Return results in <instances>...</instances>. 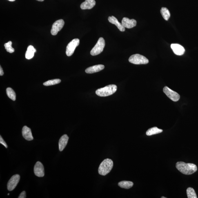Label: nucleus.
<instances>
[{
  "mask_svg": "<svg viewBox=\"0 0 198 198\" xmlns=\"http://www.w3.org/2000/svg\"><path fill=\"white\" fill-rule=\"evenodd\" d=\"M9 195V193L8 194V195Z\"/></svg>",
  "mask_w": 198,
  "mask_h": 198,
  "instance_id": "obj_32",
  "label": "nucleus"
},
{
  "mask_svg": "<svg viewBox=\"0 0 198 198\" xmlns=\"http://www.w3.org/2000/svg\"><path fill=\"white\" fill-rule=\"evenodd\" d=\"M20 180V176L19 174H16L13 176L8 181L7 184L8 189L10 191L13 190L17 186L18 183L19 182Z\"/></svg>",
  "mask_w": 198,
  "mask_h": 198,
  "instance_id": "obj_8",
  "label": "nucleus"
},
{
  "mask_svg": "<svg viewBox=\"0 0 198 198\" xmlns=\"http://www.w3.org/2000/svg\"><path fill=\"white\" fill-rule=\"evenodd\" d=\"M26 197V192L25 191H23L22 192L20 195L19 196V197H18L19 198H25Z\"/></svg>",
  "mask_w": 198,
  "mask_h": 198,
  "instance_id": "obj_27",
  "label": "nucleus"
},
{
  "mask_svg": "<svg viewBox=\"0 0 198 198\" xmlns=\"http://www.w3.org/2000/svg\"><path fill=\"white\" fill-rule=\"evenodd\" d=\"M0 143H1V144L3 145V146H5V148H8V145H7L6 143L5 142L4 140H3L1 135L0 136Z\"/></svg>",
  "mask_w": 198,
  "mask_h": 198,
  "instance_id": "obj_26",
  "label": "nucleus"
},
{
  "mask_svg": "<svg viewBox=\"0 0 198 198\" xmlns=\"http://www.w3.org/2000/svg\"><path fill=\"white\" fill-rule=\"evenodd\" d=\"M129 61L134 64H146L149 63V60L144 56L139 54H134L130 56Z\"/></svg>",
  "mask_w": 198,
  "mask_h": 198,
  "instance_id": "obj_4",
  "label": "nucleus"
},
{
  "mask_svg": "<svg viewBox=\"0 0 198 198\" xmlns=\"http://www.w3.org/2000/svg\"><path fill=\"white\" fill-rule=\"evenodd\" d=\"M161 198H166V197H163H163H161Z\"/></svg>",
  "mask_w": 198,
  "mask_h": 198,
  "instance_id": "obj_31",
  "label": "nucleus"
},
{
  "mask_svg": "<svg viewBox=\"0 0 198 198\" xmlns=\"http://www.w3.org/2000/svg\"><path fill=\"white\" fill-rule=\"evenodd\" d=\"M95 0H86L81 3V8L82 10L91 9L95 6Z\"/></svg>",
  "mask_w": 198,
  "mask_h": 198,
  "instance_id": "obj_15",
  "label": "nucleus"
},
{
  "mask_svg": "<svg viewBox=\"0 0 198 198\" xmlns=\"http://www.w3.org/2000/svg\"><path fill=\"white\" fill-rule=\"evenodd\" d=\"M163 131L162 130L158 128L157 127H154L149 129L146 132V134L148 136H151L155 134L160 133Z\"/></svg>",
  "mask_w": 198,
  "mask_h": 198,
  "instance_id": "obj_19",
  "label": "nucleus"
},
{
  "mask_svg": "<svg viewBox=\"0 0 198 198\" xmlns=\"http://www.w3.org/2000/svg\"><path fill=\"white\" fill-rule=\"evenodd\" d=\"M69 139L68 136L65 134L60 139L59 141V149L60 151H62L67 146Z\"/></svg>",
  "mask_w": 198,
  "mask_h": 198,
  "instance_id": "obj_17",
  "label": "nucleus"
},
{
  "mask_svg": "<svg viewBox=\"0 0 198 198\" xmlns=\"http://www.w3.org/2000/svg\"><path fill=\"white\" fill-rule=\"evenodd\" d=\"M117 90V87L114 85H109L96 91V94L100 97H107L113 94Z\"/></svg>",
  "mask_w": 198,
  "mask_h": 198,
  "instance_id": "obj_3",
  "label": "nucleus"
},
{
  "mask_svg": "<svg viewBox=\"0 0 198 198\" xmlns=\"http://www.w3.org/2000/svg\"><path fill=\"white\" fill-rule=\"evenodd\" d=\"M36 1H40V2H43L44 1V0H36Z\"/></svg>",
  "mask_w": 198,
  "mask_h": 198,
  "instance_id": "obj_29",
  "label": "nucleus"
},
{
  "mask_svg": "<svg viewBox=\"0 0 198 198\" xmlns=\"http://www.w3.org/2000/svg\"><path fill=\"white\" fill-rule=\"evenodd\" d=\"M22 135L24 139L27 141H30L33 140L34 138L33 137L30 128L27 126H23L22 131Z\"/></svg>",
  "mask_w": 198,
  "mask_h": 198,
  "instance_id": "obj_13",
  "label": "nucleus"
},
{
  "mask_svg": "<svg viewBox=\"0 0 198 198\" xmlns=\"http://www.w3.org/2000/svg\"><path fill=\"white\" fill-rule=\"evenodd\" d=\"M121 23L125 28H131L136 26L137 25V21L135 20L130 19L127 17L123 18Z\"/></svg>",
  "mask_w": 198,
  "mask_h": 198,
  "instance_id": "obj_11",
  "label": "nucleus"
},
{
  "mask_svg": "<svg viewBox=\"0 0 198 198\" xmlns=\"http://www.w3.org/2000/svg\"><path fill=\"white\" fill-rule=\"evenodd\" d=\"M80 40L78 39H74L68 43L67 47L66 53L69 57L74 54L76 47L79 46Z\"/></svg>",
  "mask_w": 198,
  "mask_h": 198,
  "instance_id": "obj_6",
  "label": "nucleus"
},
{
  "mask_svg": "<svg viewBox=\"0 0 198 198\" xmlns=\"http://www.w3.org/2000/svg\"><path fill=\"white\" fill-rule=\"evenodd\" d=\"M187 196L188 198H197L195 190L193 188H189L186 190Z\"/></svg>",
  "mask_w": 198,
  "mask_h": 198,
  "instance_id": "obj_23",
  "label": "nucleus"
},
{
  "mask_svg": "<svg viewBox=\"0 0 198 198\" xmlns=\"http://www.w3.org/2000/svg\"><path fill=\"white\" fill-rule=\"evenodd\" d=\"M133 185V182L129 181H122L118 183V185L120 187L126 189H129L132 188Z\"/></svg>",
  "mask_w": 198,
  "mask_h": 198,
  "instance_id": "obj_20",
  "label": "nucleus"
},
{
  "mask_svg": "<svg viewBox=\"0 0 198 198\" xmlns=\"http://www.w3.org/2000/svg\"><path fill=\"white\" fill-rule=\"evenodd\" d=\"M36 52V50L34 47L32 45H30L27 48L26 54H25V58L28 59H32L34 57V52Z\"/></svg>",
  "mask_w": 198,
  "mask_h": 198,
  "instance_id": "obj_18",
  "label": "nucleus"
},
{
  "mask_svg": "<svg viewBox=\"0 0 198 198\" xmlns=\"http://www.w3.org/2000/svg\"><path fill=\"white\" fill-rule=\"evenodd\" d=\"M4 74V72H3V69L2 67L1 66L0 67V75L3 76Z\"/></svg>",
  "mask_w": 198,
  "mask_h": 198,
  "instance_id": "obj_28",
  "label": "nucleus"
},
{
  "mask_svg": "<svg viewBox=\"0 0 198 198\" xmlns=\"http://www.w3.org/2000/svg\"><path fill=\"white\" fill-rule=\"evenodd\" d=\"M160 12L164 19L166 21L168 20L170 17V13L168 9L166 8H162L161 9Z\"/></svg>",
  "mask_w": 198,
  "mask_h": 198,
  "instance_id": "obj_21",
  "label": "nucleus"
},
{
  "mask_svg": "<svg viewBox=\"0 0 198 198\" xmlns=\"http://www.w3.org/2000/svg\"><path fill=\"white\" fill-rule=\"evenodd\" d=\"M64 21L62 19L56 21L52 25L51 33L52 35H56L58 32L63 28L64 25Z\"/></svg>",
  "mask_w": 198,
  "mask_h": 198,
  "instance_id": "obj_9",
  "label": "nucleus"
},
{
  "mask_svg": "<svg viewBox=\"0 0 198 198\" xmlns=\"http://www.w3.org/2000/svg\"><path fill=\"white\" fill-rule=\"evenodd\" d=\"M6 93L8 97L14 101L16 99V94L12 88H8L6 89Z\"/></svg>",
  "mask_w": 198,
  "mask_h": 198,
  "instance_id": "obj_22",
  "label": "nucleus"
},
{
  "mask_svg": "<svg viewBox=\"0 0 198 198\" xmlns=\"http://www.w3.org/2000/svg\"><path fill=\"white\" fill-rule=\"evenodd\" d=\"M176 168L182 173L189 175L197 171V167L192 163H186L182 161L178 162L176 164Z\"/></svg>",
  "mask_w": 198,
  "mask_h": 198,
  "instance_id": "obj_1",
  "label": "nucleus"
},
{
  "mask_svg": "<svg viewBox=\"0 0 198 198\" xmlns=\"http://www.w3.org/2000/svg\"><path fill=\"white\" fill-rule=\"evenodd\" d=\"M8 1L11 2H13L15 1V0H8Z\"/></svg>",
  "mask_w": 198,
  "mask_h": 198,
  "instance_id": "obj_30",
  "label": "nucleus"
},
{
  "mask_svg": "<svg viewBox=\"0 0 198 198\" xmlns=\"http://www.w3.org/2000/svg\"><path fill=\"white\" fill-rule=\"evenodd\" d=\"M105 41L103 38H100L95 46L91 51L90 54L92 56L98 55L103 52L105 46Z\"/></svg>",
  "mask_w": 198,
  "mask_h": 198,
  "instance_id": "obj_5",
  "label": "nucleus"
},
{
  "mask_svg": "<svg viewBox=\"0 0 198 198\" xmlns=\"http://www.w3.org/2000/svg\"><path fill=\"white\" fill-rule=\"evenodd\" d=\"M171 47L176 55L182 56L185 53V49L181 45L178 44H172L171 45Z\"/></svg>",
  "mask_w": 198,
  "mask_h": 198,
  "instance_id": "obj_12",
  "label": "nucleus"
},
{
  "mask_svg": "<svg viewBox=\"0 0 198 198\" xmlns=\"http://www.w3.org/2000/svg\"><path fill=\"white\" fill-rule=\"evenodd\" d=\"M163 92L172 101L177 102L179 100L180 97L179 94L177 92L171 89L168 87L166 86L163 88Z\"/></svg>",
  "mask_w": 198,
  "mask_h": 198,
  "instance_id": "obj_7",
  "label": "nucleus"
},
{
  "mask_svg": "<svg viewBox=\"0 0 198 198\" xmlns=\"http://www.w3.org/2000/svg\"><path fill=\"white\" fill-rule=\"evenodd\" d=\"M108 21L111 23L112 24H114L119 30L121 32H124L125 30V28L122 24V23H120L118 20L115 17L113 16H112L111 17H108Z\"/></svg>",
  "mask_w": 198,
  "mask_h": 198,
  "instance_id": "obj_16",
  "label": "nucleus"
},
{
  "mask_svg": "<svg viewBox=\"0 0 198 198\" xmlns=\"http://www.w3.org/2000/svg\"><path fill=\"white\" fill-rule=\"evenodd\" d=\"M113 163L112 160L106 159L101 163L99 168V173L101 175L105 176L110 173L113 167Z\"/></svg>",
  "mask_w": 198,
  "mask_h": 198,
  "instance_id": "obj_2",
  "label": "nucleus"
},
{
  "mask_svg": "<svg viewBox=\"0 0 198 198\" xmlns=\"http://www.w3.org/2000/svg\"><path fill=\"white\" fill-rule=\"evenodd\" d=\"M104 68L105 66L103 65H95L87 68L85 70V72L87 74H93L94 73L100 71Z\"/></svg>",
  "mask_w": 198,
  "mask_h": 198,
  "instance_id": "obj_14",
  "label": "nucleus"
},
{
  "mask_svg": "<svg viewBox=\"0 0 198 198\" xmlns=\"http://www.w3.org/2000/svg\"><path fill=\"white\" fill-rule=\"evenodd\" d=\"M34 174L38 177H42L45 175L44 168L43 164L40 161L36 162L34 167Z\"/></svg>",
  "mask_w": 198,
  "mask_h": 198,
  "instance_id": "obj_10",
  "label": "nucleus"
},
{
  "mask_svg": "<svg viewBox=\"0 0 198 198\" xmlns=\"http://www.w3.org/2000/svg\"><path fill=\"white\" fill-rule=\"evenodd\" d=\"M61 82V80L60 79H55L47 81L46 82L43 83V85L45 86H50L59 84Z\"/></svg>",
  "mask_w": 198,
  "mask_h": 198,
  "instance_id": "obj_24",
  "label": "nucleus"
},
{
  "mask_svg": "<svg viewBox=\"0 0 198 198\" xmlns=\"http://www.w3.org/2000/svg\"><path fill=\"white\" fill-rule=\"evenodd\" d=\"M12 43L11 41H9L8 43H5L4 46L7 52L10 53L14 52V49L12 47Z\"/></svg>",
  "mask_w": 198,
  "mask_h": 198,
  "instance_id": "obj_25",
  "label": "nucleus"
}]
</instances>
